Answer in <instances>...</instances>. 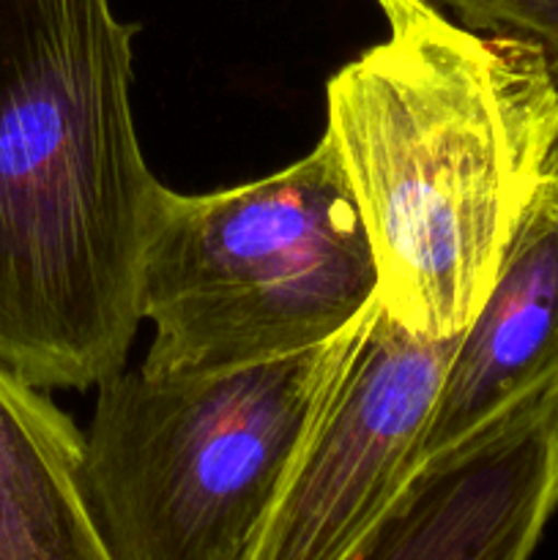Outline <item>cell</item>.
<instances>
[{
    "instance_id": "6da1fadb",
    "label": "cell",
    "mask_w": 558,
    "mask_h": 560,
    "mask_svg": "<svg viewBox=\"0 0 558 560\" xmlns=\"http://www.w3.org/2000/svg\"><path fill=\"white\" fill-rule=\"evenodd\" d=\"M388 38L328 80V140L359 206L377 301L454 337L558 162V80L531 44L470 31L430 0H377Z\"/></svg>"
},
{
    "instance_id": "7a4b0ae2",
    "label": "cell",
    "mask_w": 558,
    "mask_h": 560,
    "mask_svg": "<svg viewBox=\"0 0 558 560\" xmlns=\"http://www.w3.org/2000/svg\"><path fill=\"white\" fill-rule=\"evenodd\" d=\"M109 0H0V364L36 388L124 370L159 184Z\"/></svg>"
},
{
    "instance_id": "3957f363",
    "label": "cell",
    "mask_w": 558,
    "mask_h": 560,
    "mask_svg": "<svg viewBox=\"0 0 558 560\" xmlns=\"http://www.w3.org/2000/svg\"><path fill=\"white\" fill-rule=\"evenodd\" d=\"M364 317L266 364L104 377L82 435L80 490L109 560L255 558Z\"/></svg>"
},
{
    "instance_id": "277c9868",
    "label": "cell",
    "mask_w": 558,
    "mask_h": 560,
    "mask_svg": "<svg viewBox=\"0 0 558 560\" xmlns=\"http://www.w3.org/2000/svg\"><path fill=\"white\" fill-rule=\"evenodd\" d=\"M377 301V268L337 148L211 195L159 186L140 257V370L211 375L317 348Z\"/></svg>"
},
{
    "instance_id": "5b68a950",
    "label": "cell",
    "mask_w": 558,
    "mask_h": 560,
    "mask_svg": "<svg viewBox=\"0 0 558 560\" xmlns=\"http://www.w3.org/2000/svg\"><path fill=\"white\" fill-rule=\"evenodd\" d=\"M454 337H427L370 306L271 509L252 560H339L421 463Z\"/></svg>"
},
{
    "instance_id": "8992f818",
    "label": "cell",
    "mask_w": 558,
    "mask_h": 560,
    "mask_svg": "<svg viewBox=\"0 0 558 560\" xmlns=\"http://www.w3.org/2000/svg\"><path fill=\"white\" fill-rule=\"evenodd\" d=\"M558 512V377L416 465L339 560H531Z\"/></svg>"
},
{
    "instance_id": "52a82bcc",
    "label": "cell",
    "mask_w": 558,
    "mask_h": 560,
    "mask_svg": "<svg viewBox=\"0 0 558 560\" xmlns=\"http://www.w3.org/2000/svg\"><path fill=\"white\" fill-rule=\"evenodd\" d=\"M558 377V162L525 208L496 279L460 331L421 441L454 446Z\"/></svg>"
},
{
    "instance_id": "ba28073f",
    "label": "cell",
    "mask_w": 558,
    "mask_h": 560,
    "mask_svg": "<svg viewBox=\"0 0 558 560\" xmlns=\"http://www.w3.org/2000/svg\"><path fill=\"white\" fill-rule=\"evenodd\" d=\"M82 432L0 364V560H109L80 490Z\"/></svg>"
},
{
    "instance_id": "9c48e42d",
    "label": "cell",
    "mask_w": 558,
    "mask_h": 560,
    "mask_svg": "<svg viewBox=\"0 0 558 560\" xmlns=\"http://www.w3.org/2000/svg\"><path fill=\"white\" fill-rule=\"evenodd\" d=\"M470 31L531 44L558 71V0H430Z\"/></svg>"
},
{
    "instance_id": "30bf717a",
    "label": "cell",
    "mask_w": 558,
    "mask_h": 560,
    "mask_svg": "<svg viewBox=\"0 0 558 560\" xmlns=\"http://www.w3.org/2000/svg\"><path fill=\"white\" fill-rule=\"evenodd\" d=\"M553 74H556V80H558V71H553Z\"/></svg>"
}]
</instances>
